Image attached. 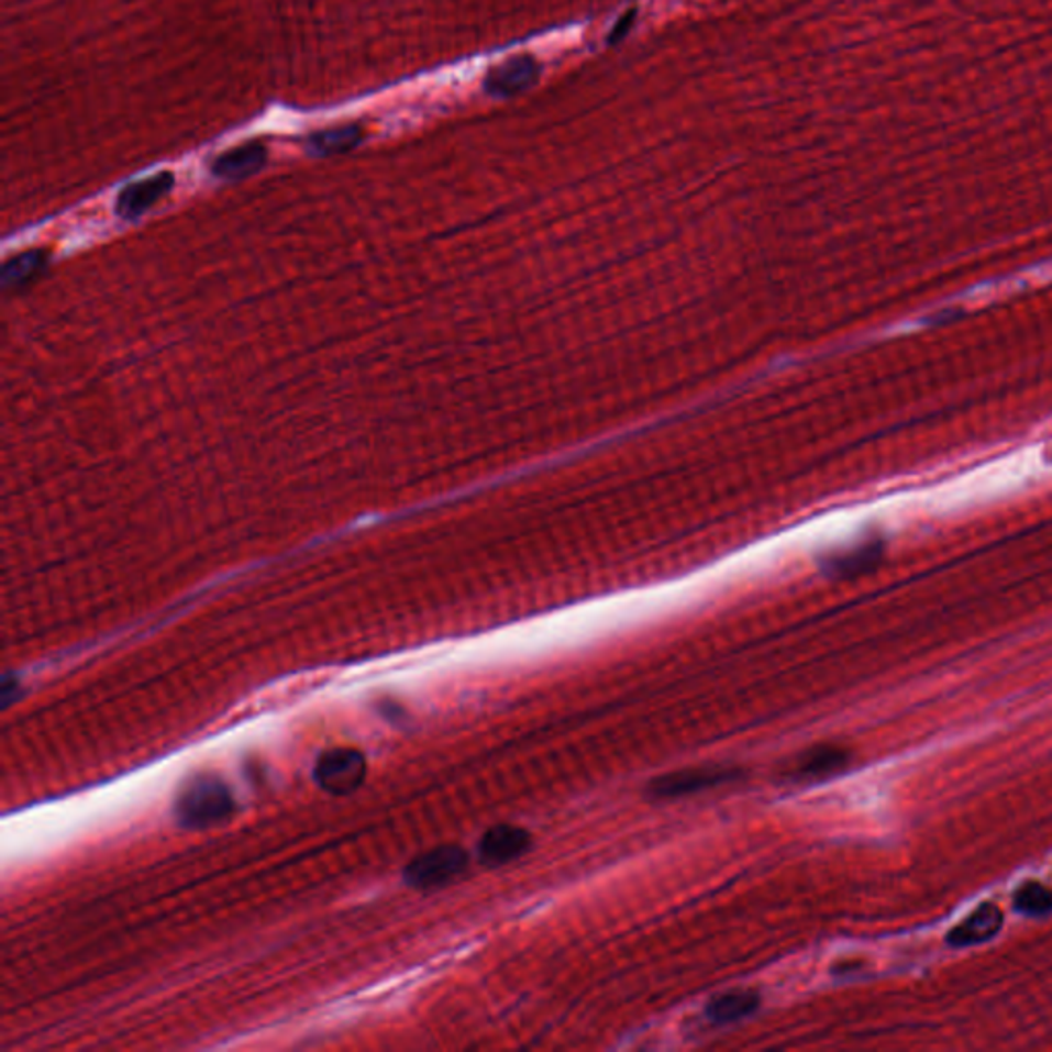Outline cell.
Returning <instances> with one entry per match:
<instances>
[{"label": "cell", "instance_id": "cell-2", "mask_svg": "<svg viewBox=\"0 0 1052 1052\" xmlns=\"http://www.w3.org/2000/svg\"><path fill=\"white\" fill-rule=\"evenodd\" d=\"M469 865V853L458 845H440L411 860L403 878L416 890H439L461 878Z\"/></svg>", "mask_w": 1052, "mask_h": 1052}, {"label": "cell", "instance_id": "cell-9", "mask_svg": "<svg viewBox=\"0 0 1052 1052\" xmlns=\"http://www.w3.org/2000/svg\"><path fill=\"white\" fill-rule=\"evenodd\" d=\"M266 160V146L259 142H247L222 153L212 165V174L224 181H239L262 171Z\"/></svg>", "mask_w": 1052, "mask_h": 1052}, {"label": "cell", "instance_id": "cell-6", "mask_svg": "<svg viewBox=\"0 0 1052 1052\" xmlns=\"http://www.w3.org/2000/svg\"><path fill=\"white\" fill-rule=\"evenodd\" d=\"M849 763L851 753L848 749L837 744H817L798 754L796 765L789 769L787 777L791 782H822L843 773Z\"/></svg>", "mask_w": 1052, "mask_h": 1052}, {"label": "cell", "instance_id": "cell-1", "mask_svg": "<svg viewBox=\"0 0 1052 1052\" xmlns=\"http://www.w3.org/2000/svg\"><path fill=\"white\" fill-rule=\"evenodd\" d=\"M174 812L186 829H208L233 817L235 798L231 787L217 775H198L179 791Z\"/></svg>", "mask_w": 1052, "mask_h": 1052}, {"label": "cell", "instance_id": "cell-12", "mask_svg": "<svg viewBox=\"0 0 1052 1052\" xmlns=\"http://www.w3.org/2000/svg\"><path fill=\"white\" fill-rule=\"evenodd\" d=\"M1014 909L1030 917V919H1044L1052 912V890L1049 886L1040 882H1026L1014 895Z\"/></svg>", "mask_w": 1052, "mask_h": 1052}, {"label": "cell", "instance_id": "cell-16", "mask_svg": "<svg viewBox=\"0 0 1052 1052\" xmlns=\"http://www.w3.org/2000/svg\"><path fill=\"white\" fill-rule=\"evenodd\" d=\"M1049 461H1051V463H1052V455H1051V456H1049Z\"/></svg>", "mask_w": 1052, "mask_h": 1052}, {"label": "cell", "instance_id": "cell-8", "mask_svg": "<svg viewBox=\"0 0 1052 1052\" xmlns=\"http://www.w3.org/2000/svg\"><path fill=\"white\" fill-rule=\"evenodd\" d=\"M174 174H169V171H163V174L153 175L148 179L130 184L120 191L118 202H115V212L122 219H139L146 210H151L153 206L157 204L160 198H165L174 189Z\"/></svg>", "mask_w": 1052, "mask_h": 1052}, {"label": "cell", "instance_id": "cell-15", "mask_svg": "<svg viewBox=\"0 0 1052 1052\" xmlns=\"http://www.w3.org/2000/svg\"><path fill=\"white\" fill-rule=\"evenodd\" d=\"M19 691H21L19 680L13 676H4V680H2V707L11 706L19 697Z\"/></svg>", "mask_w": 1052, "mask_h": 1052}, {"label": "cell", "instance_id": "cell-11", "mask_svg": "<svg viewBox=\"0 0 1052 1052\" xmlns=\"http://www.w3.org/2000/svg\"><path fill=\"white\" fill-rule=\"evenodd\" d=\"M364 141V130L361 126H337L330 130H319L307 139V151L313 157H333L340 153H347L356 148Z\"/></svg>", "mask_w": 1052, "mask_h": 1052}, {"label": "cell", "instance_id": "cell-4", "mask_svg": "<svg viewBox=\"0 0 1052 1052\" xmlns=\"http://www.w3.org/2000/svg\"><path fill=\"white\" fill-rule=\"evenodd\" d=\"M740 777H742V771L734 767H720V765L673 771L652 779L645 786V794L654 800H673V798H685L713 787L732 784Z\"/></svg>", "mask_w": 1052, "mask_h": 1052}, {"label": "cell", "instance_id": "cell-3", "mask_svg": "<svg viewBox=\"0 0 1052 1052\" xmlns=\"http://www.w3.org/2000/svg\"><path fill=\"white\" fill-rule=\"evenodd\" d=\"M368 763L356 749L337 746L321 754L314 763L313 779L330 796H350L366 782Z\"/></svg>", "mask_w": 1052, "mask_h": 1052}, {"label": "cell", "instance_id": "cell-14", "mask_svg": "<svg viewBox=\"0 0 1052 1052\" xmlns=\"http://www.w3.org/2000/svg\"><path fill=\"white\" fill-rule=\"evenodd\" d=\"M47 255L44 252H27L11 259L2 269V284L7 288L32 283L33 278L46 267Z\"/></svg>", "mask_w": 1052, "mask_h": 1052}, {"label": "cell", "instance_id": "cell-7", "mask_svg": "<svg viewBox=\"0 0 1052 1052\" xmlns=\"http://www.w3.org/2000/svg\"><path fill=\"white\" fill-rule=\"evenodd\" d=\"M1004 927V912L993 902H981L962 923L950 929L945 943L952 948H973L990 942Z\"/></svg>", "mask_w": 1052, "mask_h": 1052}, {"label": "cell", "instance_id": "cell-5", "mask_svg": "<svg viewBox=\"0 0 1052 1052\" xmlns=\"http://www.w3.org/2000/svg\"><path fill=\"white\" fill-rule=\"evenodd\" d=\"M531 848H533V837L522 827L496 824L481 837L477 853L481 864L496 867V865H506L520 860Z\"/></svg>", "mask_w": 1052, "mask_h": 1052}, {"label": "cell", "instance_id": "cell-10", "mask_svg": "<svg viewBox=\"0 0 1052 1052\" xmlns=\"http://www.w3.org/2000/svg\"><path fill=\"white\" fill-rule=\"evenodd\" d=\"M758 1007H761V995L756 990H728L707 1004L706 1018L711 1023H734L754 1016Z\"/></svg>", "mask_w": 1052, "mask_h": 1052}, {"label": "cell", "instance_id": "cell-13", "mask_svg": "<svg viewBox=\"0 0 1052 1052\" xmlns=\"http://www.w3.org/2000/svg\"><path fill=\"white\" fill-rule=\"evenodd\" d=\"M882 553H884V543L882 541H870L865 543L862 547L851 551L848 555H843L841 560L837 557L831 567H833L834 574H841V576H853V574H862V572H867L872 567L878 566L879 560H882Z\"/></svg>", "mask_w": 1052, "mask_h": 1052}]
</instances>
